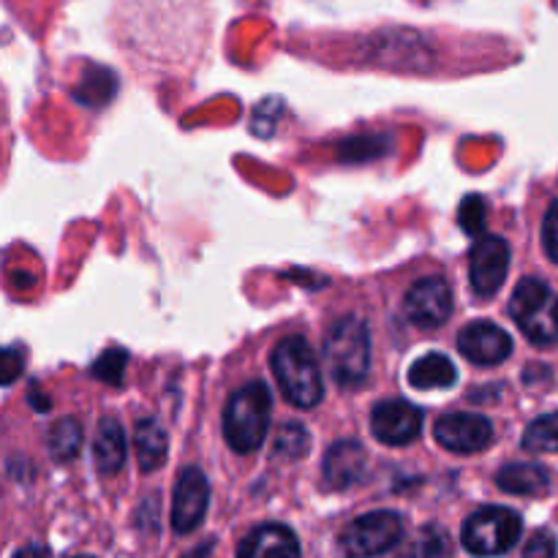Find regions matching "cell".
<instances>
[{
	"mask_svg": "<svg viewBox=\"0 0 558 558\" xmlns=\"http://www.w3.org/2000/svg\"><path fill=\"white\" fill-rule=\"evenodd\" d=\"M270 368L276 374L283 398L294 409H314L325 398V376L311 343L300 336H289L276 343L270 354Z\"/></svg>",
	"mask_w": 558,
	"mask_h": 558,
	"instance_id": "6da1fadb",
	"label": "cell"
},
{
	"mask_svg": "<svg viewBox=\"0 0 558 558\" xmlns=\"http://www.w3.org/2000/svg\"><path fill=\"white\" fill-rule=\"evenodd\" d=\"M272 417V396L265 381H251L232 392L223 409V439L240 456H251L265 441Z\"/></svg>",
	"mask_w": 558,
	"mask_h": 558,
	"instance_id": "7a4b0ae2",
	"label": "cell"
},
{
	"mask_svg": "<svg viewBox=\"0 0 558 558\" xmlns=\"http://www.w3.org/2000/svg\"><path fill=\"white\" fill-rule=\"evenodd\" d=\"M325 357L343 390H357L371 376V330L357 316H343L327 330Z\"/></svg>",
	"mask_w": 558,
	"mask_h": 558,
	"instance_id": "3957f363",
	"label": "cell"
},
{
	"mask_svg": "<svg viewBox=\"0 0 558 558\" xmlns=\"http://www.w3.org/2000/svg\"><path fill=\"white\" fill-rule=\"evenodd\" d=\"M510 316L534 347L558 343V294L539 278H523L510 298Z\"/></svg>",
	"mask_w": 558,
	"mask_h": 558,
	"instance_id": "277c9868",
	"label": "cell"
},
{
	"mask_svg": "<svg viewBox=\"0 0 558 558\" xmlns=\"http://www.w3.org/2000/svg\"><path fill=\"white\" fill-rule=\"evenodd\" d=\"M523 537V521L515 510L485 505L466 518L461 543L474 556H501L515 548Z\"/></svg>",
	"mask_w": 558,
	"mask_h": 558,
	"instance_id": "5b68a950",
	"label": "cell"
},
{
	"mask_svg": "<svg viewBox=\"0 0 558 558\" xmlns=\"http://www.w3.org/2000/svg\"><path fill=\"white\" fill-rule=\"evenodd\" d=\"M403 537V521L390 510L368 512L352 521L343 534V548L354 556L390 554Z\"/></svg>",
	"mask_w": 558,
	"mask_h": 558,
	"instance_id": "8992f818",
	"label": "cell"
},
{
	"mask_svg": "<svg viewBox=\"0 0 558 558\" xmlns=\"http://www.w3.org/2000/svg\"><path fill=\"white\" fill-rule=\"evenodd\" d=\"M510 270V243L496 234H483L469 254V281L477 298H494Z\"/></svg>",
	"mask_w": 558,
	"mask_h": 558,
	"instance_id": "52a82bcc",
	"label": "cell"
},
{
	"mask_svg": "<svg viewBox=\"0 0 558 558\" xmlns=\"http://www.w3.org/2000/svg\"><path fill=\"white\" fill-rule=\"evenodd\" d=\"M452 314V289L441 276H425L403 298V316L420 330L441 327Z\"/></svg>",
	"mask_w": 558,
	"mask_h": 558,
	"instance_id": "ba28073f",
	"label": "cell"
},
{
	"mask_svg": "<svg viewBox=\"0 0 558 558\" xmlns=\"http://www.w3.org/2000/svg\"><path fill=\"white\" fill-rule=\"evenodd\" d=\"M207 505H210V483H207V477L194 466L183 469L178 483H174V499H172L174 534L185 537V534L196 532V529L205 523Z\"/></svg>",
	"mask_w": 558,
	"mask_h": 558,
	"instance_id": "9c48e42d",
	"label": "cell"
},
{
	"mask_svg": "<svg viewBox=\"0 0 558 558\" xmlns=\"http://www.w3.org/2000/svg\"><path fill=\"white\" fill-rule=\"evenodd\" d=\"M434 436L445 450L458 452V456H474L494 441V425L483 414L452 412L436 420Z\"/></svg>",
	"mask_w": 558,
	"mask_h": 558,
	"instance_id": "30bf717a",
	"label": "cell"
},
{
	"mask_svg": "<svg viewBox=\"0 0 558 558\" xmlns=\"http://www.w3.org/2000/svg\"><path fill=\"white\" fill-rule=\"evenodd\" d=\"M371 430L381 445L407 447L423 430V409L403 398H390V401L376 403L371 412Z\"/></svg>",
	"mask_w": 558,
	"mask_h": 558,
	"instance_id": "8fae6325",
	"label": "cell"
},
{
	"mask_svg": "<svg viewBox=\"0 0 558 558\" xmlns=\"http://www.w3.org/2000/svg\"><path fill=\"white\" fill-rule=\"evenodd\" d=\"M456 343L458 352L469 363L485 365V368H494V365L505 363L512 354V338L499 325H494V322H472V325L461 327Z\"/></svg>",
	"mask_w": 558,
	"mask_h": 558,
	"instance_id": "7c38bea8",
	"label": "cell"
},
{
	"mask_svg": "<svg viewBox=\"0 0 558 558\" xmlns=\"http://www.w3.org/2000/svg\"><path fill=\"white\" fill-rule=\"evenodd\" d=\"M368 469V452L357 439H341L325 456V483L330 488L343 490L357 485Z\"/></svg>",
	"mask_w": 558,
	"mask_h": 558,
	"instance_id": "4fadbf2b",
	"label": "cell"
},
{
	"mask_svg": "<svg viewBox=\"0 0 558 558\" xmlns=\"http://www.w3.org/2000/svg\"><path fill=\"white\" fill-rule=\"evenodd\" d=\"M300 543L294 532L281 523H265L254 529L243 543L238 545V556H298Z\"/></svg>",
	"mask_w": 558,
	"mask_h": 558,
	"instance_id": "5bb4252c",
	"label": "cell"
},
{
	"mask_svg": "<svg viewBox=\"0 0 558 558\" xmlns=\"http://www.w3.org/2000/svg\"><path fill=\"white\" fill-rule=\"evenodd\" d=\"M125 434L120 428L118 420L112 417H104L98 423L96 430V439H93V461H96V469L109 477V474H118L120 469L125 466Z\"/></svg>",
	"mask_w": 558,
	"mask_h": 558,
	"instance_id": "9a60e30c",
	"label": "cell"
},
{
	"mask_svg": "<svg viewBox=\"0 0 558 558\" xmlns=\"http://www.w3.org/2000/svg\"><path fill=\"white\" fill-rule=\"evenodd\" d=\"M496 485L512 496H543L550 488V472L539 463H507L496 474Z\"/></svg>",
	"mask_w": 558,
	"mask_h": 558,
	"instance_id": "2e32d148",
	"label": "cell"
},
{
	"mask_svg": "<svg viewBox=\"0 0 558 558\" xmlns=\"http://www.w3.org/2000/svg\"><path fill=\"white\" fill-rule=\"evenodd\" d=\"M407 379L417 390H447V387H452L458 381V368L447 354L430 352L414 360Z\"/></svg>",
	"mask_w": 558,
	"mask_h": 558,
	"instance_id": "e0dca14e",
	"label": "cell"
},
{
	"mask_svg": "<svg viewBox=\"0 0 558 558\" xmlns=\"http://www.w3.org/2000/svg\"><path fill=\"white\" fill-rule=\"evenodd\" d=\"M134 450L136 463L145 474L156 472L167 463V434L156 420H140L134 428Z\"/></svg>",
	"mask_w": 558,
	"mask_h": 558,
	"instance_id": "ac0fdd59",
	"label": "cell"
},
{
	"mask_svg": "<svg viewBox=\"0 0 558 558\" xmlns=\"http://www.w3.org/2000/svg\"><path fill=\"white\" fill-rule=\"evenodd\" d=\"M47 447H49V456L54 458L58 463L65 461H74L80 456V447H82V428L76 420H58V423L49 428L47 436Z\"/></svg>",
	"mask_w": 558,
	"mask_h": 558,
	"instance_id": "d6986e66",
	"label": "cell"
},
{
	"mask_svg": "<svg viewBox=\"0 0 558 558\" xmlns=\"http://www.w3.org/2000/svg\"><path fill=\"white\" fill-rule=\"evenodd\" d=\"M521 445L529 452H558V412L534 420L523 434Z\"/></svg>",
	"mask_w": 558,
	"mask_h": 558,
	"instance_id": "ffe728a7",
	"label": "cell"
},
{
	"mask_svg": "<svg viewBox=\"0 0 558 558\" xmlns=\"http://www.w3.org/2000/svg\"><path fill=\"white\" fill-rule=\"evenodd\" d=\"M311 447V434L305 430V425L289 423L283 425L281 434L276 436V456L287 458V461H298L308 452Z\"/></svg>",
	"mask_w": 558,
	"mask_h": 558,
	"instance_id": "44dd1931",
	"label": "cell"
},
{
	"mask_svg": "<svg viewBox=\"0 0 558 558\" xmlns=\"http://www.w3.org/2000/svg\"><path fill=\"white\" fill-rule=\"evenodd\" d=\"M458 223L466 234L472 238H483L485 223H488V205H485L483 196L469 194L466 199L461 202V210H458Z\"/></svg>",
	"mask_w": 558,
	"mask_h": 558,
	"instance_id": "7402d4cb",
	"label": "cell"
},
{
	"mask_svg": "<svg viewBox=\"0 0 558 558\" xmlns=\"http://www.w3.org/2000/svg\"><path fill=\"white\" fill-rule=\"evenodd\" d=\"M125 363H129V352L125 349H107L96 360V365H93V376H98L101 381H109V385H120L125 374Z\"/></svg>",
	"mask_w": 558,
	"mask_h": 558,
	"instance_id": "603a6c76",
	"label": "cell"
},
{
	"mask_svg": "<svg viewBox=\"0 0 558 558\" xmlns=\"http://www.w3.org/2000/svg\"><path fill=\"white\" fill-rule=\"evenodd\" d=\"M543 248L548 254V259L558 265V202L548 207L543 221Z\"/></svg>",
	"mask_w": 558,
	"mask_h": 558,
	"instance_id": "cb8c5ba5",
	"label": "cell"
},
{
	"mask_svg": "<svg viewBox=\"0 0 558 558\" xmlns=\"http://www.w3.org/2000/svg\"><path fill=\"white\" fill-rule=\"evenodd\" d=\"M558 550L556 539L550 537L548 532H537L532 537V543H526V548H523V554L526 556H537V554H545V556H554Z\"/></svg>",
	"mask_w": 558,
	"mask_h": 558,
	"instance_id": "d4e9b609",
	"label": "cell"
},
{
	"mask_svg": "<svg viewBox=\"0 0 558 558\" xmlns=\"http://www.w3.org/2000/svg\"><path fill=\"white\" fill-rule=\"evenodd\" d=\"M16 371H20V365H16V349H5V385H11V381L16 379Z\"/></svg>",
	"mask_w": 558,
	"mask_h": 558,
	"instance_id": "484cf974",
	"label": "cell"
}]
</instances>
